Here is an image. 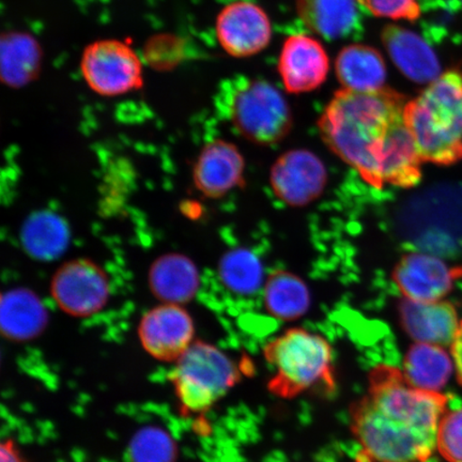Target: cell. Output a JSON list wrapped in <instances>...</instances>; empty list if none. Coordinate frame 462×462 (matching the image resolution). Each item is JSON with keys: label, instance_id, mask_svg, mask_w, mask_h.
Instances as JSON below:
<instances>
[{"label": "cell", "instance_id": "6da1fadb", "mask_svg": "<svg viewBox=\"0 0 462 462\" xmlns=\"http://www.w3.org/2000/svg\"><path fill=\"white\" fill-rule=\"evenodd\" d=\"M406 104L390 87L343 88L328 104L318 128L331 152L374 188H412L420 181L424 162L404 118Z\"/></svg>", "mask_w": 462, "mask_h": 462}, {"label": "cell", "instance_id": "7a4b0ae2", "mask_svg": "<svg viewBox=\"0 0 462 462\" xmlns=\"http://www.w3.org/2000/svg\"><path fill=\"white\" fill-rule=\"evenodd\" d=\"M448 398L414 388L400 368L381 364L368 375L366 394L352 403L351 430L362 462H427L437 449Z\"/></svg>", "mask_w": 462, "mask_h": 462}, {"label": "cell", "instance_id": "3957f363", "mask_svg": "<svg viewBox=\"0 0 462 462\" xmlns=\"http://www.w3.org/2000/svg\"><path fill=\"white\" fill-rule=\"evenodd\" d=\"M423 162L449 166L462 158V72L442 73L404 107Z\"/></svg>", "mask_w": 462, "mask_h": 462}, {"label": "cell", "instance_id": "277c9868", "mask_svg": "<svg viewBox=\"0 0 462 462\" xmlns=\"http://www.w3.org/2000/svg\"><path fill=\"white\" fill-rule=\"evenodd\" d=\"M264 356L274 368L268 388L276 396L291 400L310 391L330 394L337 386L333 349L320 335L291 328L265 346Z\"/></svg>", "mask_w": 462, "mask_h": 462}, {"label": "cell", "instance_id": "5b68a950", "mask_svg": "<svg viewBox=\"0 0 462 462\" xmlns=\"http://www.w3.org/2000/svg\"><path fill=\"white\" fill-rule=\"evenodd\" d=\"M217 104L234 128L254 143L269 146L284 140L291 130V107L265 80L246 77L225 80Z\"/></svg>", "mask_w": 462, "mask_h": 462}, {"label": "cell", "instance_id": "8992f818", "mask_svg": "<svg viewBox=\"0 0 462 462\" xmlns=\"http://www.w3.org/2000/svg\"><path fill=\"white\" fill-rule=\"evenodd\" d=\"M240 375L239 367L227 355L198 340L176 361L171 383L184 411L201 413L227 394Z\"/></svg>", "mask_w": 462, "mask_h": 462}, {"label": "cell", "instance_id": "52a82bcc", "mask_svg": "<svg viewBox=\"0 0 462 462\" xmlns=\"http://www.w3.org/2000/svg\"><path fill=\"white\" fill-rule=\"evenodd\" d=\"M79 67L87 86L101 97L128 95L143 83L142 58L130 44L117 39L90 43L80 57Z\"/></svg>", "mask_w": 462, "mask_h": 462}, {"label": "cell", "instance_id": "ba28073f", "mask_svg": "<svg viewBox=\"0 0 462 462\" xmlns=\"http://www.w3.org/2000/svg\"><path fill=\"white\" fill-rule=\"evenodd\" d=\"M51 294L66 314L90 317L99 313L108 302L111 282L100 265L88 259H75L56 271Z\"/></svg>", "mask_w": 462, "mask_h": 462}, {"label": "cell", "instance_id": "9c48e42d", "mask_svg": "<svg viewBox=\"0 0 462 462\" xmlns=\"http://www.w3.org/2000/svg\"><path fill=\"white\" fill-rule=\"evenodd\" d=\"M195 325L183 305L162 303L147 311L138 326L143 348L154 359L176 362L194 343Z\"/></svg>", "mask_w": 462, "mask_h": 462}, {"label": "cell", "instance_id": "30bf717a", "mask_svg": "<svg viewBox=\"0 0 462 462\" xmlns=\"http://www.w3.org/2000/svg\"><path fill=\"white\" fill-rule=\"evenodd\" d=\"M216 36L228 55L245 58L267 48L273 27L269 16L259 5L239 0L225 5L218 14Z\"/></svg>", "mask_w": 462, "mask_h": 462}, {"label": "cell", "instance_id": "8fae6325", "mask_svg": "<svg viewBox=\"0 0 462 462\" xmlns=\"http://www.w3.org/2000/svg\"><path fill=\"white\" fill-rule=\"evenodd\" d=\"M462 277V267H452L429 253L413 252L402 256L393 279L403 298L419 302L441 301Z\"/></svg>", "mask_w": 462, "mask_h": 462}, {"label": "cell", "instance_id": "7c38bea8", "mask_svg": "<svg viewBox=\"0 0 462 462\" xmlns=\"http://www.w3.org/2000/svg\"><path fill=\"white\" fill-rule=\"evenodd\" d=\"M270 181L277 198L285 204L303 207L325 190L327 170L323 162L309 150H292L275 162Z\"/></svg>", "mask_w": 462, "mask_h": 462}, {"label": "cell", "instance_id": "4fadbf2b", "mask_svg": "<svg viewBox=\"0 0 462 462\" xmlns=\"http://www.w3.org/2000/svg\"><path fill=\"white\" fill-rule=\"evenodd\" d=\"M330 70V60L319 42L305 34L289 37L281 51L279 72L291 94H304L320 87Z\"/></svg>", "mask_w": 462, "mask_h": 462}, {"label": "cell", "instance_id": "5bb4252c", "mask_svg": "<svg viewBox=\"0 0 462 462\" xmlns=\"http://www.w3.org/2000/svg\"><path fill=\"white\" fill-rule=\"evenodd\" d=\"M245 159L234 143L217 140L207 143L196 159L193 182L208 199L223 198L245 181Z\"/></svg>", "mask_w": 462, "mask_h": 462}, {"label": "cell", "instance_id": "9a60e30c", "mask_svg": "<svg viewBox=\"0 0 462 462\" xmlns=\"http://www.w3.org/2000/svg\"><path fill=\"white\" fill-rule=\"evenodd\" d=\"M398 310L404 332L417 343L450 346L460 326L455 306L442 300L419 302L403 298Z\"/></svg>", "mask_w": 462, "mask_h": 462}, {"label": "cell", "instance_id": "2e32d148", "mask_svg": "<svg viewBox=\"0 0 462 462\" xmlns=\"http://www.w3.org/2000/svg\"><path fill=\"white\" fill-rule=\"evenodd\" d=\"M383 42L393 62L404 77L418 84H430L440 78L438 57L419 34L397 25L386 26Z\"/></svg>", "mask_w": 462, "mask_h": 462}, {"label": "cell", "instance_id": "e0dca14e", "mask_svg": "<svg viewBox=\"0 0 462 462\" xmlns=\"http://www.w3.org/2000/svg\"><path fill=\"white\" fill-rule=\"evenodd\" d=\"M154 297L169 304L183 305L194 299L200 279L196 264L181 254H167L152 263L148 274Z\"/></svg>", "mask_w": 462, "mask_h": 462}, {"label": "cell", "instance_id": "ac0fdd59", "mask_svg": "<svg viewBox=\"0 0 462 462\" xmlns=\"http://www.w3.org/2000/svg\"><path fill=\"white\" fill-rule=\"evenodd\" d=\"M49 323V314L36 293L16 288L3 294L0 328L13 342H28L42 335Z\"/></svg>", "mask_w": 462, "mask_h": 462}, {"label": "cell", "instance_id": "d6986e66", "mask_svg": "<svg viewBox=\"0 0 462 462\" xmlns=\"http://www.w3.org/2000/svg\"><path fill=\"white\" fill-rule=\"evenodd\" d=\"M356 0H297L300 19L328 40L351 37L361 26Z\"/></svg>", "mask_w": 462, "mask_h": 462}, {"label": "cell", "instance_id": "ffe728a7", "mask_svg": "<svg viewBox=\"0 0 462 462\" xmlns=\"http://www.w3.org/2000/svg\"><path fill=\"white\" fill-rule=\"evenodd\" d=\"M339 83L345 89L373 91L383 88L386 80L384 58L372 46H346L335 63Z\"/></svg>", "mask_w": 462, "mask_h": 462}, {"label": "cell", "instance_id": "44dd1931", "mask_svg": "<svg viewBox=\"0 0 462 462\" xmlns=\"http://www.w3.org/2000/svg\"><path fill=\"white\" fill-rule=\"evenodd\" d=\"M21 241L29 256L51 262L66 252L70 242V229L57 213L39 211L28 217L23 225Z\"/></svg>", "mask_w": 462, "mask_h": 462}, {"label": "cell", "instance_id": "7402d4cb", "mask_svg": "<svg viewBox=\"0 0 462 462\" xmlns=\"http://www.w3.org/2000/svg\"><path fill=\"white\" fill-rule=\"evenodd\" d=\"M453 362L444 346L417 343L410 346L403 362V374L414 388L439 392L453 374Z\"/></svg>", "mask_w": 462, "mask_h": 462}, {"label": "cell", "instance_id": "603a6c76", "mask_svg": "<svg viewBox=\"0 0 462 462\" xmlns=\"http://www.w3.org/2000/svg\"><path fill=\"white\" fill-rule=\"evenodd\" d=\"M264 305L269 313L279 319H299L308 313L310 306L309 287L297 275L276 271L265 282Z\"/></svg>", "mask_w": 462, "mask_h": 462}, {"label": "cell", "instance_id": "cb8c5ba5", "mask_svg": "<svg viewBox=\"0 0 462 462\" xmlns=\"http://www.w3.org/2000/svg\"><path fill=\"white\" fill-rule=\"evenodd\" d=\"M42 63V50L32 36L10 33L2 44V75L9 86L25 85L36 77Z\"/></svg>", "mask_w": 462, "mask_h": 462}, {"label": "cell", "instance_id": "d4e9b609", "mask_svg": "<svg viewBox=\"0 0 462 462\" xmlns=\"http://www.w3.org/2000/svg\"><path fill=\"white\" fill-rule=\"evenodd\" d=\"M218 271L223 284L236 293L252 294L263 284V264L246 248H235L225 254Z\"/></svg>", "mask_w": 462, "mask_h": 462}, {"label": "cell", "instance_id": "484cf974", "mask_svg": "<svg viewBox=\"0 0 462 462\" xmlns=\"http://www.w3.org/2000/svg\"><path fill=\"white\" fill-rule=\"evenodd\" d=\"M177 453L175 441L158 427L138 430L129 446L131 462H175Z\"/></svg>", "mask_w": 462, "mask_h": 462}, {"label": "cell", "instance_id": "4316f807", "mask_svg": "<svg viewBox=\"0 0 462 462\" xmlns=\"http://www.w3.org/2000/svg\"><path fill=\"white\" fill-rule=\"evenodd\" d=\"M437 449L448 462H462V409L444 414L439 427Z\"/></svg>", "mask_w": 462, "mask_h": 462}, {"label": "cell", "instance_id": "83f0119b", "mask_svg": "<svg viewBox=\"0 0 462 462\" xmlns=\"http://www.w3.org/2000/svg\"><path fill=\"white\" fill-rule=\"evenodd\" d=\"M363 8L377 17L391 20L417 21L420 15L418 0H356Z\"/></svg>", "mask_w": 462, "mask_h": 462}, {"label": "cell", "instance_id": "f1b7e54d", "mask_svg": "<svg viewBox=\"0 0 462 462\" xmlns=\"http://www.w3.org/2000/svg\"><path fill=\"white\" fill-rule=\"evenodd\" d=\"M450 346H452V356L456 374H457L458 383L462 385V321L460 322L458 331L456 333L453 343Z\"/></svg>", "mask_w": 462, "mask_h": 462}, {"label": "cell", "instance_id": "f546056e", "mask_svg": "<svg viewBox=\"0 0 462 462\" xmlns=\"http://www.w3.org/2000/svg\"><path fill=\"white\" fill-rule=\"evenodd\" d=\"M0 462H25L19 448L11 439L4 441L0 446Z\"/></svg>", "mask_w": 462, "mask_h": 462}, {"label": "cell", "instance_id": "4dcf8cb0", "mask_svg": "<svg viewBox=\"0 0 462 462\" xmlns=\"http://www.w3.org/2000/svg\"><path fill=\"white\" fill-rule=\"evenodd\" d=\"M357 462H362V461H360V460H357Z\"/></svg>", "mask_w": 462, "mask_h": 462}]
</instances>
